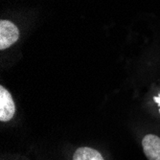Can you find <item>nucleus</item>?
<instances>
[{
    "mask_svg": "<svg viewBox=\"0 0 160 160\" xmlns=\"http://www.w3.org/2000/svg\"><path fill=\"white\" fill-rule=\"evenodd\" d=\"M19 38L18 27L9 20L0 22V49L4 50L16 43Z\"/></svg>",
    "mask_w": 160,
    "mask_h": 160,
    "instance_id": "1",
    "label": "nucleus"
},
{
    "mask_svg": "<svg viewBox=\"0 0 160 160\" xmlns=\"http://www.w3.org/2000/svg\"><path fill=\"white\" fill-rule=\"evenodd\" d=\"M16 112L12 97L11 93L4 86H0V121L8 122L10 121Z\"/></svg>",
    "mask_w": 160,
    "mask_h": 160,
    "instance_id": "2",
    "label": "nucleus"
},
{
    "mask_svg": "<svg viewBox=\"0 0 160 160\" xmlns=\"http://www.w3.org/2000/svg\"><path fill=\"white\" fill-rule=\"evenodd\" d=\"M144 152L149 160H160V138L153 134H148L142 140Z\"/></svg>",
    "mask_w": 160,
    "mask_h": 160,
    "instance_id": "3",
    "label": "nucleus"
},
{
    "mask_svg": "<svg viewBox=\"0 0 160 160\" xmlns=\"http://www.w3.org/2000/svg\"><path fill=\"white\" fill-rule=\"evenodd\" d=\"M73 160H104V157L98 151L92 148L82 147L76 150Z\"/></svg>",
    "mask_w": 160,
    "mask_h": 160,
    "instance_id": "4",
    "label": "nucleus"
},
{
    "mask_svg": "<svg viewBox=\"0 0 160 160\" xmlns=\"http://www.w3.org/2000/svg\"><path fill=\"white\" fill-rule=\"evenodd\" d=\"M154 101L156 102V104L158 105V107H160V95L154 97ZM159 111H160V109H159Z\"/></svg>",
    "mask_w": 160,
    "mask_h": 160,
    "instance_id": "5",
    "label": "nucleus"
}]
</instances>
